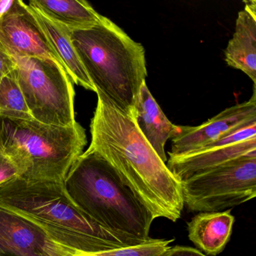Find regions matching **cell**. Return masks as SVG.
<instances>
[{
    "mask_svg": "<svg viewBox=\"0 0 256 256\" xmlns=\"http://www.w3.org/2000/svg\"><path fill=\"white\" fill-rule=\"evenodd\" d=\"M18 178H22L18 168L0 150V187Z\"/></svg>",
    "mask_w": 256,
    "mask_h": 256,
    "instance_id": "d6986e66",
    "label": "cell"
},
{
    "mask_svg": "<svg viewBox=\"0 0 256 256\" xmlns=\"http://www.w3.org/2000/svg\"><path fill=\"white\" fill-rule=\"evenodd\" d=\"M82 254L54 242L35 224L0 208V256H76Z\"/></svg>",
    "mask_w": 256,
    "mask_h": 256,
    "instance_id": "30bf717a",
    "label": "cell"
},
{
    "mask_svg": "<svg viewBox=\"0 0 256 256\" xmlns=\"http://www.w3.org/2000/svg\"><path fill=\"white\" fill-rule=\"evenodd\" d=\"M247 156L256 157V137L203 148L182 155L169 156L166 164L181 182L196 174Z\"/></svg>",
    "mask_w": 256,
    "mask_h": 256,
    "instance_id": "8fae6325",
    "label": "cell"
},
{
    "mask_svg": "<svg viewBox=\"0 0 256 256\" xmlns=\"http://www.w3.org/2000/svg\"><path fill=\"white\" fill-rule=\"evenodd\" d=\"M28 7L49 44L62 62L72 82L88 90L96 92L72 42L70 30L46 17L34 6L28 5Z\"/></svg>",
    "mask_w": 256,
    "mask_h": 256,
    "instance_id": "5bb4252c",
    "label": "cell"
},
{
    "mask_svg": "<svg viewBox=\"0 0 256 256\" xmlns=\"http://www.w3.org/2000/svg\"><path fill=\"white\" fill-rule=\"evenodd\" d=\"M28 5L71 31L92 28L102 16L84 0H31Z\"/></svg>",
    "mask_w": 256,
    "mask_h": 256,
    "instance_id": "2e32d148",
    "label": "cell"
},
{
    "mask_svg": "<svg viewBox=\"0 0 256 256\" xmlns=\"http://www.w3.org/2000/svg\"><path fill=\"white\" fill-rule=\"evenodd\" d=\"M14 2V0H0V20L8 12Z\"/></svg>",
    "mask_w": 256,
    "mask_h": 256,
    "instance_id": "7402d4cb",
    "label": "cell"
},
{
    "mask_svg": "<svg viewBox=\"0 0 256 256\" xmlns=\"http://www.w3.org/2000/svg\"><path fill=\"white\" fill-rule=\"evenodd\" d=\"M95 256V254H78V256Z\"/></svg>",
    "mask_w": 256,
    "mask_h": 256,
    "instance_id": "603a6c76",
    "label": "cell"
},
{
    "mask_svg": "<svg viewBox=\"0 0 256 256\" xmlns=\"http://www.w3.org/2000/svg\"><path fill=\"white\" fill-rule=\"evenodd\" d=\"M184 206L192 212H222L256 196V157L220 164L181 181Z\"/></svg>",
    "mask_w": 256,
    "mask_h": 256,
    "instance_id": "52a82bcc",
    "label": "cell"
},
{
    "mask_svg": "<svg viewBox=\"0 0 256 256\" xmlns=\"http://www.w3.org/2000/svg\"><path fill=\"white\" fill-rule=\"evenodd\" d=\"M14 62L12 58L0 46V84L4 78L14 70Z\"/></svg>",
    "mask_w": 256,
    "mask_h": 256,
    "instance_id": "ffe728a7",
    "label": "cell"
},
{
    "mask_svg": "<svg viewBox=\"0 0 256 256\" xmlns=\"http://www.w3.org/2000/svg\"><path fill=\"white\" fill-rule=\"evenodd\" d=\"M12 59L18 82L34 119L46 125L74 126L77 122L74 86L66 70L49 60Z\"/></svg>",
    "mask_w": 256,
    "mask_h": 256,
    "instance_id": "8992f818",
    "label": "cell"
},
{
    "mask_svg": "<svg viewBox=\"0 0 256 256\" xmlns=\"http://www.w3.org/2000/svg\"><path fill=\"white\" fill-rule=\"evenodd\" d=\"M224 60L229 66L240 70L256 84V2H246L238 13L233 37L228 42Z\"/></svg>",
    "mask_w": 256,
    "mask_h": 256,
    "instance_id": "4fadbf2b",
    "label": "cell"
},
{
    "mask_svg": "<svg viewBox=\"0 0 256 256\" xmlns=\"http://www.w3.org/2000/svg\"><path fill=\"white\" fill-rule=\"evenodd\" d=\"M73 202L92 220L118 234L150 240L154 217L118 178L112 166L88 149L64 180Z\"/></svg>",
    "mask_w": 256,
    "mask_h": 256,
    "instance_id": "277c9868",
    "label": "cell"
},
{
    "mask_svg": "<svg viewBox=\"0 0 256 256\" xmlns=\"http://www.w3.org/2000/svg\"><path fill=\"white\" fill-rule=\"evenodd\" d=\"M0 116L23 120H34L14 70L6 76L0 84Z\"/></svg>",
    "mask_w": 256,
    "mask_h": 256,
    "instance_id": "e0dca14e",
    "label": "cell"
},
{
    "mask_svg": "<svg viewBox=\"0 0 256 256\" xmlns=\"http://www.w3.org/2000/svg\"><path fill=\"white\" fill-rule=\"evenodd\" d=\"M86 143L78 122L62 127L0 116V150L28 180L64 184Z\"/></svg>",
    "mask_w": 256,
    "mask_h": 256,
    "instance_id": "5b68a950",
    "label": "cell"
},
{
    "mask_svg": "<svg viewBox=\"0 0 256 256\" xmlns=\"http://www.w3.org/2000/svg\"><path fill=\"white\" fill-rule=\"evenodd\" d=\"M174 239H152L148 242L132 246L122 247L110 251L96 253V256H163L170 248Z\"/></svg>",
    "mask_w": 256,
    "mask_h": 256,
    "instance_id": "ac0fdd59",
    "label": "cell"
},
{
    "mask_svg": "<svg viewBox=\"0 0 256 256\" xmlns=\"http://www.w3.org/2000/svg\"><path fill=\"white\" fill-rule=\"evenodd\" d=\"M130 116L157 155L166 162L168 158L164 146L174 136L178 126L168 119L151 94L146 82L142 84L136 97Z\"/></svg>",
    "mask_w": 256,
    "mask_h": 256,
    "instance_id": "7c38bea8",
    "label": "cell"
},
{
    "mask_svg": "<svg viewBox=\"0 0 256 256\" xmlns=\"http://www.w3.org/2000/svg\"><path fill=\"white\" fill-rule=\"evenodd\" d=\"M256 122V94L245 102L224 109L216 116L197 126H178L172 138L168 156L182 155L205 148L241 128Z\"/></svg>",
    "mask_w": 256,
    "mask_h": 256,
    "instance_id": "ba28073f",
    "label": "cell"
},
{
    "mask_svg": "<svg viewBox=\"0 0 256 256\" xmlns=\"http://www.w3.org/2000/svg\"><path fill=\"white\" fill-rule=\"evenodd\" d=\"M234 220L230 209L199 212L187 224L188 239L206 254L217 256L230 240Z\"/></svg>",
    "mask_w": 256,
    "mask_h": 256,
    "instance_id": "9a60e30c",
    "label": "cell"
},
{
    "mask_svg": "<svg viewBox=\"0 0 256 256\" xmlns=\"http://www.w3.org/2000/svg\"><path fill=\"white\" fill-rule=\"evenodd\" d=\"M70 36L96 90L130 116L148 76L144 46L104 16L92 28L70 30Z\"/></svg>",
    "mask_w": 256,
    "mask_h": 256,
    "instance_id": "3957f363",
    "label": "cell"
},
{
    "mask_svg": "<svg viewBox=\"0 0 256 256\" xmlns=\"http://www.w3.org/2000/svg\"><path fill=\"white\" fill-rule=\"evenodd\" d=\"M163 256H206L199 250L190 246H174L168 250Z\"/></svg>",
    "mask_w": 256,
    "mask_h": 256,
    "instance_id": "44dd1931",
    "label": "cell"
},
{
    "mask_svg": "<svg viewBox=\"0 0 256 256\" xmlns=\"http://www.w3.org/2000/svg\"></svg>",
    "mask_w": 256,
    "mask_h": 256,
    "instance_id": "cb8c5ba5",
    "label": "cell"
},
{
    "mask_svg": "<svg viewBox=\"0 0 256 256\" xmlns=\"http://www.w3.org/2000/svg\"><path fill=\"white\" fill-rule=\"evenodd\" d=\"M0 208L28 220L52 240L82 254H96L151 240L118 234L96 222L64 184L18 178L0 187Z\"/></svg>",
    "mask_w": 256,
    "mask_h": 256,
    "instance_id": "7a4b0ae2",
    "label": "cell"
},
{
    "mask_svg": "<svg viewBox=\"0 0 256 256\" xmlns=\"http://www.w3.org/2000/svg\"><path fill=\"white\" fill-rule=\"evenodd\" d=\"M0 46L12 58L49 60L65 70L28 5L22 0H14L12 6L0 20Z\"/></svg>",
    "mask_w": 256,
    "mask_h": 256,
    "instance_id": "9c48e42d",
    "label": "cell"
},
{
    "mask_svg": "<svg viewBox=\"0 0 256 256\" xmlns=\"http://www.w3.org/2000/svg\"><path fill=\"white\" fill-rule=\"evenodd\" d=\"M88 149L102 157L154 220L176 222L184 208L181 182L170 172L130 115L100 91Z\"/></svg>",
    "mask_w": 256,
    "mask_h": 256,
    "instance_id": "6da1fadb",
    "label": "cell"
}]
</instances>
